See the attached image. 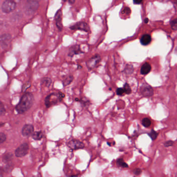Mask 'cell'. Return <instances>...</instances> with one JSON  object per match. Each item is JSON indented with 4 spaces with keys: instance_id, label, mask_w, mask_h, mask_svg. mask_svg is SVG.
Wrapping results in <instances>:
<instances>
[{
    "instance_id": "1",
    "label": "cell",
    "mask_w": 177,
    "mask_h": 177,
    "mask_svg": "<svg viewBox=\"0 0 177 177\" xmlns=\"http://www.w3.org/2000/svg\"><path fill=\"white\" fill-rule=\"evenodd\" d=\"M34 102V97L32 93L27 92L21 98L20 102L17 105L16 109L19 114H23L32 107Z\"/></svg>"
},
{
    "instance_id": "2",
    "label": "cell",
    "mask_w": 177,
    "mask_h": 177,
    "mask_svg": "<svg viewBox=\"0 0 177 177\" xmlns=\"http://www.w3.org/2000/svg\"><path fill=\"white\" fill-rule=\"evenodd\" d=\"M64 97V94L62 92L58 93H52L46 98L45 105L47 108L52 106V105L56 104L60 102Z\"/></svg>"
},
{
    "instance_id": "3",
    "label": "cell",
    "mask_w": 177,
    "mask_h": 177,
    "mask_svg": "<svg viewBox=\"0 0 177 177\" xmlns=\"http://www.w3.org/2000/svg\"><path fill=\"white\" fill-rule=\"evenodd\" d=\"M139 93L145 98H150L154 94V90L152 86L147 84H142L139 88Z\"/></svg>"
},
{
    "instance_id": "4",
    "label": "cell",
    "mask_w": 177,
    "mask_h": 177,
    "mask_svg": "<svg viewBox=\"0 0 177 177\" xmlns=\"http://www.w3.org/2000/svg\"><path fill=\"white\" fill-rule=\"evenodd\" d=\"M16 3L13 0H6L2 5V10L5 13H9L16 8Z\"/></svg>"
},
{
    "instance_id": "5",
    "label": "cell",
    "mask_w": 177,
    "mask_h": 177,
    "mask_svg": "<svg viewBox=\"0 0 177 177\" xmlns=\"http://www.w3.org/2000/svg\"><path fill=\"white\" fill-rule=\"evenodd\" d=\"M101 57L99 55L96 54L93 55V57L91 58V59H89L86 62V66L89 70H93V68H95L97 66L98 64L101 61Z\"/></svg>"
},
{
    "instance_id": "6",
    "label": "cell",
    "mask_w": 177,
    "mask_h": 177,
    "mask_svg": "<svg viewBox=\"0 0 177 177\" xmlns=\"http://www.w3.org/2000/svg\"><path fill=\"white\" fill-rule=\"evenodd\" d=\"M70 29L73 30L75 29H79L81 31H83L86 32H91V29L88 25L86 22H79L76 23L74 25H71Z\"/></svg>"
},
{
    "instance_id": "7",
    "label": "cell",
    "mask_w": 177,
    "mask_h": 177,
    "mask_svg": "<svg viewBox=\"0 0 177 177\" xmlns=\"http://www.w3.org/2000/svg\"><path fill=\"white\" fill-rule=\"evenodd\" d=\"M29 150V145L27 143H23L15 151V155L17 157H24L27 154Z\"/></svg>"
},
{
    "instance_id": "8",
    "label": "cell",
    "mask_w": 177,
    "mask_h": 177,
    "mask_svg": "<svg viewBox=\"0 0 177 177\" xmlns=\"http://www.w3.org/2000/svg\"><path fill=\"white\" fill-rule=\"evenodd\" d=\"M68 146L72 150H78L85 147L84 143L77 139H73L68 143Z\"/></svg>"
},
{
    "instance_id": "9",
    "label": "cell",
    "mask_w": 177,
    "mask_h": 177,
    "mask_svg": "<svg viewBox=\"0 0 177 177\" xmlns=\"http://www.w3.org/2000/svg\"><path fill=\"white\" fill-rule=\"evenodd\" d=\"M34 132V127L31 124H25L24 125L22 129V134L25 137H29L31 136Z\"/></svg>"
},
{
    "instance_id": "10",
    "label": "cell",
    "mask_w": 177,
    "mask_h": 177,
    "mask_svg": "<svg viewBox=\"0 0 177 177\" xmlns=\"http://www.w3.org/2000/svg\"><path fill=\"white\" fill-rule=\"evenodd\" d=\"M81 53H84V52H82V50H81L80 46L75 45L72 46L69 49L68 55L69 57H72L74 55H80Z\"/></svg>"
},
{
    "instance_id": "11",
    "label": "cell",
    "mask_w": 177,
    "mask_h": 177,
    "mask_svg": "<svg viewBox=\"0 0 177 177\" xmlns=\"http://www.w3.org/2000/svg\"><path fill=\"white\" fill-rule=\"evenodd\" d=\"M11 35L9 34H4L0 37V45L2 47H6L11 39Z\"/></svg>"
},
{
    "instance_id": "12",
    "label": "cell",
    "mask_w": 177,
    "mask_h": 177,
    "mask_svg": "<svg viewBox=\"0 0 177 177\" xmlns=\"http://www.w3.org/2000/svg\"><path fill=\"white\" fill-rule=\"evenodd\" d=\"M55 20L58 29L60 31H62L63 26L62 23V11L60 9H59L56 13L55 15Z\"/></svg>"
},
{
    "instance_id": "13",
    "label": "cell",
    "mask_w": 177,
    "mask_h": 177,
    "mask_svg": "<svg viewBox=\"0 0 177 177\" xmlns=\"http://www.w3.org/2000/svg\"><path fill=\"white\" fill-rule=\"evenodd\" d=\"M39 7V3H28L26 7V13L30 15L34 13Z\"/></svg>"
},
{
    "instance_id": "14",
    "label": "cell",
    "mask_w": 177,
    "mask_h": 177,
    "mask_svg": "<svg viewBox=\"0 0 177 177\" xmlns=\"http://www.w3.org/2000/svg\"><path fill=\"white\" fill-rule=\"evenodd\" d=\"M140 43L143 46L148 45L152 41V38L149 34H144L140 39Z\"/></svg>"
},
{
    "instance_id": "15",
    "label": "cell",
    "mask_w": 177,
    "mask_h": 177,
    "mask_svg": "<svg viewBox=\"0 0 177 177\" xmlns=\"http://www.w3.org/2000/svg\"><path fill=\"white\" fill-rule=\"evenodd\" d=\"M151 70V66L149 63L146 62L141 66L140 73L142 75H147Z\"/></svg>"
},
{
    "instance_id": "16",
    "label": "cell",
    "mask_w": 177,
    "mask_h": 177,
    "mask_svg": "<svg viewBox=\"0 0 177 177\" xmlns=\"http://www.w3.org/2000/svg\"><path fill=\"white\" fill-rule=\"evenodd\" d=\"M134 68L132 64H127L125 67L123 72L126 75H130L134 72Z\"/></svg>"
},
{
    "instance_id": "17",
    "label": "cell",
    "mask_w": 177,
    "mask_h": 177,
    "mask_svg": "<svg viewBox=\"0 0 177 177\" xmlns=\"http://www.w3.org/2000/svg\"><path fill=\"white\" fill-rule=\"evenodd\" d=\"M116 165L118 167H120L122 168H128V165L122 158H120L117 159L116 161Z\"/></svg>"
},
{
    "instance_id": "18",
    "label": "cell",
    "mask_w": 177,
    "mask_h": 177,
    "mask_svg": "<svg viewBox=\"0 0 177 177\" xmlns=\"http://www.w3.org/2000/svg\"><path fill=\"white\" fill-rule=\"evenodd\" d=\"M73 79H74V77H73V76H72V75H70V76H67V77L63 80V81H62L64 86H68V85L70 84L71 83V82H72L73 80Z\"/></svg>"
},
{
    "instance_id": "19",
    "label": "cell",
    "mask_w": 177,
    "mask_h": 177,
    "mask_svg": "<svg viewBox=\"0 0 177 177\" xmlns=\"http://www.w3.org/2000/svg\"><path fill=\"white\" fill-rule=\"evenodd\" d=\"M43 137V133L42 132H35L32 134V138L34 140H39Z\"/></svg>"
},
{
    "instance_id": "20",
    "label": "cell",
    "mask_w": 177,
    "mask_h": 177,
    "mask_svg": "<svg viewBox=\"0 0 177 177\" xmlns=\"http://www.w3.org/2000/svg\"><path fill=\"white\" fill-rule=\"evenodd\" d=\"M123 89L124 90V92L126 94H130L132 93V88H130V84L127 83H125L124 86H123Z\"/></svg>"
},
{
    "instance_id": "21",
    "label": "cell",
    "mask_w": 177,
    "mask_h": 177,
    "mask_svg": "<svg viewBox=\"0 0 177 177\" xmlns=\"http://www.w3.org/2000/svg\"><path fill=\"white\" fill-rule=\"evenodd\" d=\"M142 124L144 127H149L150 125H151V121L149 118H144L142 120Z\"/></svg>"
},
{
    "instance_id": "22",
    "label": "cell",
    "mask_w": 177,
    "mask_h": 177,
    "mask_svg": "<svg viewBox=\"0 0 177 177\" xmlns=\"http://www.w3.org/2000/svg\"><path fill=\"white\" fill-rule=\"evenodd\" d=\"M148 135H149V136H150V138L152 139V140H155L157 138V136H158V133L156 131H155L154 129L151 130V131L148 134Z\"/></svg>"
},
{
    "instance_id": "23",
    "label": "cell",
    "mask_w": 177,
    "mask_h": 177,
    "mask_svg": "<svg viewBox=\"0 0 177 177\" xmlns=\"http://www.w3.org/2000/svg\"><path fill=\"white\" fill-rule=\"evenodd\" d=\"M12 159H13V155L10 153H8L5 155L3 157V159L4 162L7 163V162H9L10 161H11Z\"/></svg>"
},
{
    "instance_id": "24",
    "label": "cell",
    "mask_w": 177,
    "mask_h": 177,
    "mask_svg": "<svg viewBox=\"0 0 177 177\" xmlns=\"http://www.w3.org/2000/svg\"><path fill=\"white\" fill-rule=\"evenodd\" d=\"M41 82H42V84H45L46 86L48 87V86H50L52 83V80L49 78H44L42 80Z\"/></svg>"
},
{
    "instance_id": "25",
    "label": "cell",
    "mask_w": 177,
    "mask_h": 177,
    "mask_svg": "<svg viewBox=\"0 0 177 177\" xmlns=\"http://www.w3.org/2000/svg\"><path fill=\"white\" fill-rule=\"evenodd\" d=\"M170 25H171V29L173 30H175L176 31L177 29V20L175 18L173 20H171L170 21Z\"/></svg>"
},
{
    "instance_id": "26",
    "label": "cell",
    "mask_w": 177,
    "mask_h": 177,
    "mask_svg": "<svg viewBox=\"0 0 177 177\" xmlns=\"http://www.w3.org/2000/svg\"><path fill=\"white\" fill-rule=\"evenodd\" d=\"M6 112V110L5 109L4 105L2 103H0V116L4 115Z\"/></svg>"
},
{
    "instance_id": "27",
    "label": "cell",
    "mask_w": 177,
    "mask_h": 177,
    "mask_svg": "<svg viewBox=\"0 0 177 177\" xmlns=\"http://www.w3.org/2000/svg\"><path fill=\"white\" fill-rule=\"evenodd\" d=\"M6 139V136L5 134L3 133H0V144L4 142Z\"/></svg>"
},
{
    "instance_id": "28",
    "label": "cell",
    "mask_w": 177,
    "mask_h": 177,
    "mask_svg": "<svg viewBox=\"0 0 177 177\" xmlns=\"http://www.w3.org/2000/svg\"><path fill=\"white\" fill-rule=\"evenodd\" d=\"M31 86V82H27L25 84H23V88H22V90L23 92H25V90L27 89L28 88H29Z\"/></svg>"
},
{
    "instance_id": "29",
    "label": "cell",
    "mask_w": 177,
    "mask_h": 177,
    "mask_svg": "<svg viewBox=\"0 0 177 177\" xmlns=\"http://www.w3.org/2000/svg\"><path fill=\"white\" fill-rule=\"evenodd\" d=\"M116 92L117 95L120 96H123V94L125 93L124 90V89L122 88H117Z\"/></svg>"
},
{
    "instance_id": "30",
    "label": "cell",
    "mask_w": 177,
    "mask_h": 177,
    "mask_svg": "<svg viewBox=\"0 0 177 177\" xmlns=\"http://www.w3.org/2000/svg\"><path fill=\"white\" fill-rule=\"evenodd\" d=\"M81 103V104H82L83 106H84V107H86V106H88L89 105V100H80V101Z\"/></svg>"
},
{
    "instance_id": "31",
    "label": "cell",
    "mask_w": 177,
    "mask_h": 177,
    "mask_svg": "<svg viewBox=\"0 0 177 177\" xmlns=\"http://www.w3.org/2000/svg\"><path fill=\"white\" fill-rule=\"evenodd\" d=\"M174 144V142L172 140H168L166 141L165 143H164V146L165 147H171L173 146Z\"/></svg>"
},
{
    "instance_id": "32",
    "label": "cell",
    "mask_w": 177,
    "mask_h": 177,
    "mask_svg": "<svg viewBox=\"0 0 177 177\" xmlns=\"http://www.w3.org/2000/svg\"><path fill=\"white\" fill-rule=\"evenodd\" d=\"M142 173V169L141 168H137L134 169L133 170V173L136 176H139Z\"/></svg>"
},
{
    "instance_id": "33",
    "label": "cell",
    "mask_w": 177,
    "mask_h": 177,
    "mask_svg": "<svg viewBox=\"0 0 177 177\" xmlns=\"http://www.w3.org/2000/svg\"><path fill=\"white\" fill-rule=\"evenodd\" d=\"M143 0H133V2L135 4H140L142 2Z\"/></svg>"
},
{
    "instance_id": "34",
    "label": "cell",
    "mask_w": 177,
    "mask_h": 177,
    "mask_svg": "<svg viewBox=\"0 0 177 177\" xmlns=\"http://www.w3.org/2000/svg\"><path fill=\"white\" fill-rule=\"evenodd\" d=\"M41 0H27L28 3H39Z\"/></svg>"
},
{
    "instance_id": "35",
    "label": "cell",
    "mask_w": 177,
    "mask_h": 177,
    "mask_svg": "<svg viewBox=\"0 0 177 177\" xmlns=\"http://www.w3.org/2000/svg\"><path fill=\"white\" fill-rule=\"evenodd\" d=\"M64 1H68L71 4H74V2H75V0H63Z\"/></svg>"
},
{
    "instance_id": "36",
    "label": "cell",
    "mask_w": 177,
    "mask_h": 177,
    "mask_svg": "<svg viewBox=\"0 0 177 177\" xmlns=\"http://www.w3.org/2000/svg\"><path fill=\"white\" fill-rule=\"evenodd\" d=\"M3 170L2 168H0V177H3Z\"/></svg>"
},
{
    "instance_id": "37",
    "label": "cell",
    "mask_w": 177,
    "mask_h": 177,
    "mask_svg": "<svg viewBox=\"0 0 177 177\" xmlns=\"http://www.w3.org/2000/svg\"><path fill=\"white\" fill-rule=\"evenodd\" d=\"M144 21L145 23H148V22H149V19H148V18H146L144 19Z\"/></svg>"
},
{
    "instance_id": "38",
    "label": "cell",
    "mask_w": 177,
    "mask_h": 177,
    "mask_svg": "<svg viewBox=\"0 0 177 177\" xmlns=\"http://www.w3.org/2000/svg\"><path fill=\"white\" fill-rule=\"evenodd\" d=\"M4 124V123L0 122V127H2Z\"/></svg>"
}]
</instances>
